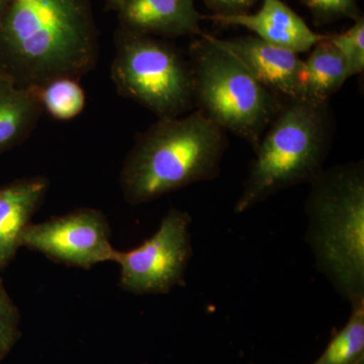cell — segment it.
I'll list each match as a JSON object with an SVG mask.
<instances>
[{
  "label": "cell",
  "instance_id": "cell-14",
  "mask_svg": "<svg viewBox=\"0 0 364 364\" xmlns=\"http://www.w3.org/2000/svg\"><path fill=\"white\" fill-rule=\"evenodd\" d=\"M311 51L305 61L301 98L328 104L349 78L346 62L328 35Z\"/></svg>",
  "mask_w": 364,
  "mask_h": 364
},
{
  "label": "cell",
  "instance_id": "cell-23",
  "mask_svg": "<svg viewBox=\"0 0 364 364\" xmlns=\"http://www.w3.org/2000/svg\"><path fill=\"white\" fill-rule=\"evenodd\" d=\"M355 364H364V358H361L360 360H359L358 363H356Z\"/></svg>",
  "mask_w": 364,
  "mask_h": 364
},
{
  "label": "cell",
  "instance_id": "cell-9",
  "mask_svg": "<svg viewBox=\"0 0 364 364\" xmlns=\"http://www.w3.org/2000/svg\"><path fill=\"white\" fill-rule=\"evenodd\" d=\"M215 38L267 90L284 100L301 98L305 61L299 54L268 44L255 36Z\"/></svg>",
  "mask_w": 364,
  "mask_h": 364
},
{
  "label": "cell",
  "instance_id": "cell-8",
  "mask_svg": "<svg viewBox=\"0 0 364 364\" xmlns=\"http://www.w3.org/2000/svg\"><path fill=\"white\" fill-rule=\"evenodd\" d=\"M21 245L55 262L85 269L114 261L117 253L111 244L107 217L91 208H78L38 224L31 223L21 235Z\"/></svg>",
  "mask_w": 364,
  "mask_h": 364
},
{
  "label": "cell",
  "instance_id": "cell-11",
  "mask_svg": "<svg viewBox=\"0 0 364 364\" xmlns=\"http://www.w3.org/2000/svg\"><path fill=\"white\" fill-rule=\"evenodd\" d=\"M116 11L119 28L132 32L161 39L203 33L195 0H122Z\"/></svg>",
  "mask_w": 364,
  "mask_h": 364
},
{
  "label": "cell",
  "instance_id": "cell-17",
  "mask_svg": "<svg viewBox=\"0 0 364 364\" xmlns=\"http://www.w3.org/2000/svg\"><path fill=\"white\" fill-rule=\"evenodd\" d=\"M328 39L344 57L349 78L363 73L364 16L354 21V25L345 32L328 35Z\"/></svg>",
  "mask_w": 364,
  "mask_h": 364
},
{
  "label": "cell",
  "instance_id": "cell-21",
  "mask_svg": "<svg viewBox=\"0 0 364 364\" xmlns=\"http://www.w3.org/2000/svg\"><path fill=\"white\" fill-rule=\"evenodd\" d=\"M9 0H0V14H1V11H4V9H6V6H7V4H9Z\"/></svg>",
  "mask_w": 364,
  "mask_h": 364
},
{
  "label": "cell",
  "instance_id": "cell-10",
  "mask_svg": "<svg viewBox=\"0 0 364 364\" xmlns=\"http://www.w3.org/2000/svg\"><path fill=\"white\" fill-rule=\"evenodd\" d=\"M215 23L241 26L268 44L301 54L311 51L326 35L315 33L305 21L282 0H262L254 14L205 16Z\"/></svg>",
  "mask_w": 364,
  "mask_h": 364
},
{
  "label": "cell",
  "instance_id": "cell-1",
  "mask_svg": "<svg viewBox=\"0 0 364 364\" xmlns=\"http://www.w3.org/2000/svg\"><path fill=\"white\" fill-rule=\"evenodd\" d=\"M98 51L90 0H9L0 14V70L21 87L79 79Z\"/></svg>",
  "mask_w": 364,
  "mask_h": 364
},
{
  "label": "cell",
  "instance_id": "cell-12",
  "mask_svg": "<svg viewBox=\"0 0 364 364\" xmlns=\"http://www.w3.org/2000/svg\"><path fill=\"white\" fill-rule=\"evenodd\" d=\"M49 181L33 176L0 188V272L21 247V235L47 195Z\"/></svg>",
  "mask_w": 364,
  "mask_h": 364
},
{
  "label": "cell",
  "instance_id": "cell-2",
  "mask_svg": "<svg viewBox=\"0 0 364 364\" xmlns=\"http://www.w3.org/2000/svg\"><path fill=\"white\" fill-rule=\"evenodd\" d=\"M227 132L202 112L158 119L136 136L124 160L119 184L124 200L142 205L221 172Z\"/></svg>",
  "mask_w": 364,
  "mask_h": 364
},
{
  "label": "cell",
  "instance_id": "cell-18",
  "mask_svg": "<svg viewBox=\"0 0 364 364\" xmlns=\"http://www.w3.org/2000/svg\"><path fill=\"white\" fill-rule=\"evenodd\" d=\"M312 14L316 25H329L334 21L361 18L358 0H299Z\"/></svg>",
  "mask_w": 364,
  "mask_h": 364
},
{
  "label": "cell",
  "instance_id": "cell-7",
  "mask_svg": "<svg viewBox=\"0 0 364 364\" xmlns=\"http://www.w3.org/2000/svg\"><path fill=\"white\" fill-rule=\"evenodd\" d=\"M191 224L188 212L171 208L142 245L126 252L117 250L114 262L121 267L119 287L134 294H161L183 286L193 256Z\"/></svg>",
  "mask_w": 364,
  "mask_h": 364
},
{
  "label": "cell",
  "instance_id": "cell-13",
  "mask_svg": "<svg viewBox=\"0 0 364 364\" xmlns=\"http://www.w3.org/2000/svg\"><path fill=\"white\" fill-rule=\"evenodd\" d=\"M43 112L38 88L21 87L0 70V154L23 143Z\"/></svg>",
  "mask_w": 364,
  "mask_h": 364
},
{
  "label": "cell",
  "instance_id": "cell-20",
  "mask_svg": "<svg viewBox=\"0 0 364 364\" xmlns=\"http://www.w3.org/2000/svg\"><path fill=\"white\" fill-rule=\"evenodd\" d=\"M260 0H203L214 16H235L248 13Z\"/></svg>",
  "mask_w": 364,
  "mask_h": 364
},
{
  "label": "cell",
  "instance_id": "cell-22",
  "mask_svg": "<svg viewBox=\"0 0 364 364\" xmlns=\"http://www.w3.org/2000/svg\"><path fill=\"white\" fill-rule=\"evenodd\" d=\"M107 1H109V4H111V6L114 7V9H116L122 0H107Z\"/></svg>",
  "mask_w": 364,
  "mask_h": 364
},
{
  "label": "cell",
  "instance_id": "cell-16",
  "mask_svg": "<svg viewBox=\"0 0 364 364\" xmlns=\"http://www.w3.org/2000/svg\"><path fill=\"white\" fill-rule=\"evenodd\" d=\"M43 111L53 119L67 122L75 119L85 107V90L78 79L60 77L53 79L38 88Z\"/></svg>",
  "mask_w": 364,
  "mask_h": 364
},
{
  "label": "cell",
  "instance_id": "cell-19",
  "mask_svg": "<svg viewBox=\"0 0 364 364\" xmlns=\"http://www.w3.org/2000/svg\"><path fill=\"white\" fill-rule=\"evenodd\" d=\"M20 312L7 294L4 280L0 277V361L20 338Z\"/></svg>",
  "mask_w": 364,
  "mask_h": 364
},
{
  "label": "cell",
  "instance_id": "cell-5",
  "mask_svg": "<svg viewBox=\"0 0 364 364\" xmlns=\"http://www.w3.org/2000/svg\"><path fill=\"white\" fill-rule=\"evenodd\" d=\"M198 37L188 51L195 107L255 147L286 100L260 85L214 36Z\"/></svg>",
  "mask_w": 364,
  "mask_h": 364
},
{
  "label": "cell",
  "instance_id": "cell-6",
  "mask_svg": "<svg viewBox=\"0 0 364 364\" xmlns=\"http://www.w3.org/2000/svg\"><path fill=\"white\" fill-rule=\"evenodd\" d=\"M111 76L119 95L158 119L183 116L195 107L188 60L161 38L117 28Z\"/></svg>",
  "mask_w": 364,
  "mask_h": 364
},
{
  "label": "cell",
  "instance_id": "cell-3",
  "mask_svg": "<svg viewBox=\"0 0 364 364\" xmlns=\"http://www.w3.org/2000/svg\"><path fill=\"white\" fill-rule=\"evenodd\" d=\"M306 203L316 267L349 303L364 299V166L349 162L322 169Z\"/></svg>",
  "mask_w": 364,
  "mask_h": 364
},
{
  "label": "cell",
  "instance_id": "cell-15",
  "mask_svg": "<svg viewBox=\"0 0 364 364\" xmlns=\"http://www.w3.org/2000/svg\"><path fill=\"white\" fill-rule=\"evenodd\" d=\"M346 325L313 364H355L364 358V299L352 301Z\"/></svg>",
  "mask_w": 364,
  "mask_h": 364
},
{
  "label": "cell",
  "instance_id": "cell-4",
  "mask_svg": "<svg viewBox=\"0 0 364 364\" xmlns=\"http://www.w3.org/2000/svg\"><path fill=\"white\" fill-rule=\"evenodd\" d=\"M329 102L286 100L257 145L235 213L242 214L280 191L311 181L323 168L334 139Z\"/></svg>",
  "mask_w": 364,
  "mask_h": 364
}]
</instances>
